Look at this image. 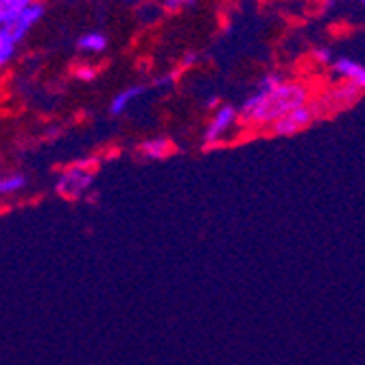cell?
I'll return each instance as SVG.
<instances>
[{
    "label": "cell",
    "mask_w": 365,
    "mask_h": 365,
    "mask_svg": "<svg viewBox=\"0 0 365 365\" xmlns=\"http://www.w3.org/2000/svg\"><path fill=\"white\" fill-rule=\"evenodd\" d=\"M243 127L241 120V112L237 106H217V110L212 112L206 129H204V149H217L230 143V138L237 134V129Z\"/></svg>",
    "instance_id": "7a4b0ae2"
},
{
    "label": "cell",
    "mask_w": 365,
    "mask_h": 365,
    "mask_svg": "<svg viewBox=\"0 0 365 365\" xmlns=\"http://www.w3.org/2000/svg\"><path fill=\"white\" fill-rule=\"evenodd\" d=\"M197 5V0H160V7L169 14H178V11H184V9H190Z\"/></svg>",
    "instance_id": "5bb4252c"
},
{
    "label": "cell",
    "mask_w": 365,
    "mask_h": 365,
    "mask_svg": "<svg viewBox=\"0 0 365 365\" xmlns=\"http://www.w3.org/2000/svg\"><path fill=\"white\" fill-rule=\"evenodd\" d=\"M175 143L171 138H164V136H153L147 138L138 145V155L143 160H167L171 153H175Z\"/></svg>",
    "instance_id": "9c48e42d"
},
{
    "label": "cell",
    "mask_w": 365,
    "mask_h": 365,
    "mask_svg": "<svg viewBox=\"0 0 365 365\" xmlns=\"http://www.w3.org/2000/svg\"><path fill=\"white\" fill-rule=\"evenodd\" d=\"M108 36L103 31H86L77 38V51L83 55H101L108 51Z\"/></svg>",
    "instance_id": "30bf717a"
},
{
    "label": "cell",
    "mask_w": 365,
    "mask_h": 365,
    "mask_svg": "<svg viewBox=\"0 0 365 365\" xmlns=\"http://www.w3.org/2000/svg\"><path fill=\"white\" fill-rule=\"evenodd\" d=\"M359 3H365V0H359Z\"/></svg>",
    "instance_id": "ac0fdd59"
},
{
    "label": "cell",
    "mask_w": 365,
    "mask_h": 365,
    "mask_svg": "<svg viewBox=\"0 0 365 365\" xmlns=\"http://www.w3.org/2000/svg\"><path fill=\"white\" fill-rule=\"evenodd\" d=\"M44 14H46V5L40 3V0H36V3H31L22 14H18L9 24L3 26V29L9 33V36H11L18 44H22V42L26 40L29 33L42 22Z\"/></svg>",
    "instance_id": "8992f818"
},
{
    "label": "cell",
    "mask_w": 365,
    "mask_h": 365,
    "mask_svg": "<svg viewBox=\"0 0 365 365\" xmlns=\"http://www.w3.org/2000/svg\"><path fill=\"white\" fill-rule=\"evenodd\" d=\"M20 44L9 36L5 29H0V71L7 68V66L16 59Z\"/></svg>",
    "instance_id": "4fadbf2b"
},
{
    "label": "cell",
    "mask_w": 365,
    "mask_h": 365,
    "mask_svg": "<svg viewBox=\"0 0 365 365\" xmlns=\"http://www.w3.org/2000/svg\"><path fill=\"white\" fill-rule=\"evenodd\" d=\"M31 3H36V0H0V29L7 26Z\"/></svg>",
    "instance_id": "8fae6325"
},
{
    "label": "cell",
    "mask_w": 365,
    "mask_h": 365,
    "mask_svg": "<svg viewBox=\"0 0 365 365\" xmlns=\"http://www.w3.org/2000/svg\"><path fill=\"white\" fill-rule=\"evenodd\" d=\"M313 101V88L300 79H284L280 73L262 75L256 88L239 106L241 120L252 129H269L284 114L309 106Z\"/></svg>",
    "instance_id": "6da1fadb"
},
{
    "label": "cell",
    "mask_w": 365,
    "mask_h": 365,
    "mask_svg": "<svg viewBox=\"0 0 365 365\" xmlns=\"http://www.w3.org/2000/svg\"><path fill=\"white\" fill-rule=\"evenodd\" d=\"M151 86L147 83H131L127 88H123L120 92L114 94V98L110 101V114L112 116H120L125 114L131 106H134L136 101H140V98L149 92Z\"/></svg>",
    "instance_id": "ba28073f"
},
{
    "label": "cell",
    "mask_w": 365,
    "mask_h": 365,
    "mask_svg": "<svg viewBox=\"0 0 365 365\" xmlns=\"http://www.w3.org/2000/svg\"><path fill=\"white\" fill-rule=\"evenodd\" d=\"M330 73H333L339 81L352 83L359 90L365 92V66L350 57H337L330 63Z\"/></svg>",
    "instance_id": "52a82bcc"
},
{
    "label": "cell",
    "mask_w": 365,
    "mask_h": 365,
    "mask_svg": "<svg viewBox=\"0 0 365 365\" xmlns=\"http://www.w3.org/2000/svg\"><path fill=\"white\" fill-rule=\"evenodd\" d=\"M29 180L24 173H7V175H0V197H11L18 195L26 188Z\"/></svg>",
    "instance_id": "7c38bea8"
},
{
    "label": "cell",
    "mask_w": 365,
    "mask_h": 365,
    "mask_svg": "<svg viewBox=\"0 0 365 365\" xmlns=\"http://www.w3.org/2000/svg\"><path fill=\"white\" fill-rule=\"evenodd\" d=\"M197 61V55L192 53V55H186V59H184V63H182V68H186V66H192Z\"/></svg>",
    "instance_id": "e0dca14e"
},
{
    "label": "cell",
    "mask_w": 365,
    "mask_h": 365,
    "mask_svg": "<svg viewBox=\"0 0 365 365\" xmlns=\"http://www.w3.org/2000/svg\"><path fill=\"white\" fill-rule=\"evenodd\" d=\"M94 175H96V162L94 160H81V162H75L68 169L61 171L55 188L66 199H79L92 186Z\"/></svg>",
    "instance_id": "3957f363"
},
{
    "label": "cell",
    "mask_w": 365,
    "mask_h": 365,
    "mask_svg": "<svg viewBox=\"0 0 365 365\" xmlns=\"http://www.w3.org/2000/svg\"><path fill=\"white\" fill-rule=\"evenodd\" d=\"M73 75H75V79L90 83V81H94V79H96L98 71H96V66H92V63H79L77 68L73 71Z\"/></svg>",
    "instance_id": "9a60e30c"
},
{
    "label": "cell",
    "mask_w": 365,
    "mask_h": 365,
    "mask_svg": "<svg viewBox=\"0 0 365 365\" xmlns=\"http://www.w3.org/2000/svg\"><path fill=\"white\" fill-rule=\"evenodd\" d=\"M313 57H315L322 66H330V63H333V53H330L328 48H315Z\"/></svg>",
    "instance_id": "2e32d148"
},
{
    "label": "cell",
    "mask_w": 365,
    "mask_h": 365,
    "mask_svg": "<svg viewBox=\"0 0 365 365\" xmlns=\"http://www.w3.org/2000/svg\"><path fill=\"white\" fill-rule=\"evenodd\" d=\"M361 94H363V90H359L356 86L339 81L335 88H328L322 94L313 96V106L317 110V116H328V114H335V112L346 110L352 103H356Z\"/></svg>",
    "instance_id": "277c9868"
},
{
    "label": "cell",
    "mask_w": 365,
    "mask_h": 365,
    "mask_svg": "<svg viewBox=\"0 0 365 365\" xmlns=\"http://www.w3.org/2000/svg\"><path fill=\"white\" fill-rule=\"evenodd\" d=\"M317 110L313 106V101L309 106H302V108H297L289 114H284L282 118H278L267 131L272 136H280V138H289V136H295V134H300V131L309 129L315 120H317Z\"/></svg>",
    "instance_id": "5b68a950"
}]
</instances>
